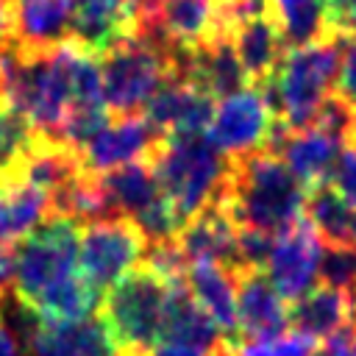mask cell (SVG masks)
Instances as JSON below:
<instances>
[{
  "instance_id": "6da1fadb",
  "label": "cell",
  "mask_w": 356,
  "mask_h": 356,
  "mask_svg": "<svg viewBox=\"0 0 356 356\" xmlns=\"http://www.w3.org/2000/svg\"><path fill=\"white\" fill-rule=\"evenodd\" d=\"M81 228L83 222L53 214L14 250V298L36 320H86L103 300L81 273Z\"/></svg>"
},
{
  "instance_id": "7a4b0ae2",
  "label": "cell",
  "mask_w": 356,
  "mask_h": 356,
  "mask_svg": "<svg viewBox=\"0 0 356 356\" xmlns=\"http://www.w3.org/2000/svg\"><path fill=\"white\" fill-rule=\"evenodd\" d=\"M306 195L309 189L281 161V156L273 150H259L231 159L225 184L214 203L234 220L239 231L278 236L300 220Z\"/></svg>"
},
{
  "instance_id": "3957f363",
  "label": "cell",
  "mask_w": 356,
  "mask_h": 356,
  "mask_svg": "<svg viewBox=\"0 0 356 356\" xmlns=\"http://www.w3.org/2000/svg\"><path fill=\"white\" fill-rule=\"evenodd\" d=\"M348 42V36H334L303 47H286L273 78L259 86L281 128H309L320 117L323 106L337 92Z\"/></svg>"
},
{
  "instance_id": "277c9868",
  "label": "cell",
  "mask_w": 356,
  "mask_h": 356,
  "mask_svg": "<svg viewBox=\"0 0 356 356\" xmlns=\"http://www.w3.org/2000/svg\"><path fill=\"white\" fill-rule=\"evenodd\" d=\"M161 195L186 225L211 206L225 184L231 159L222 156L206 134L167 136L147 159Z\"/></svg>"
},
{
  "instance_id": "5b68a950",
  "label": "cell",
  "mask_w": 356,
  "mask_h": 356,
  "mask_svg": "<svg viewBox=\"0 0 356 356\" xmlns=\"http://www.w3.org/2000/svg\"><path fill=\"white\" fill-rule=\"evenodd\" d=\"M170 281L145 261L120 278L100 306V320L108 328L117 356H150L161 342Z\"/></svg>"
},
{
  "instance_id": "8992f818",
  "label": "cell",
  "mask_w": 356,
  "mask_h": 356,
  "mask_svg": "<svg viewBox=\"0 0 356 356\" xmlns=\"http://www.w3.org/2000/svg\"><path fill=\"white\" fill-rule=\"evenodd\" d=\"M175 50H167L139 33L120 36L103 56V95L114 117L142 114L156 89L172 72Z\"/></svg>"
},
{
  "instance_id": "52a82bcc",
  "label": "cell",
  "mask_w": 356,
  "mask_h": 356,
  "mask_svg": "<svg viewBox=\"0 0 356 356\" xmlns=\"http://www.w3.org/2000/svg\"><path fill=\"white\" fill-rule=\"evenodd\" d=\"M147 236L131 217L95 220L81 228V273L103 298L120 278L145 261Z\"/></svg>"
},
{
  "instance_id": "ba28073f",
  "label": "cell",
  "mask_w": 356,
  "mask_h": 356,
  "mask_svg": "<svg viewBox=\"0 0 356 356\" xmlns=\"http://www.w3.org/2000/svg\"><path fill=\"white\" fill-rule=\"evenodd\" d=\"M275 131L278 120L264 92L259 86H245L214 106L206 134L222 156L239 159L259 150H270Z\"/></svg>"
},
{
  "instance_id": "9c48e42d",
  "label": "cell",
  "mask_w": 356,
  "mask_h": 356,
  "mask_svg": "<svg viewBox=\"0 0 356 356\" xmlns=\"http://www.w3.org/2000/svg\"><path fill=\"white\" fill-rule=\"evenodd\" d=\"M134 33L167 50H197L228 36L220 0H161L150 25Z\"/></svg>"
},
{
  "instance_id": "30bf717a",
  "label": "cell",
  "mask_w": 356,
  "mask_h": 356,
  "mask_svg": "<svg viewBox=\"0 0 356 356\" xmlns=\"http://www.w3.org/2000/svg\"><path fill=\"white\" fill-rule=\"evenodd\" d=\"M320 259L323 239L303 217L273 239V250L267 256L264 270L275 289L284 295V300H298L320 278Z\"/></svg>"
},
{
  "instance_id": "8fae6325",
  "label": "cell",
  "mask_w": 356,
  "mask_h": 356,
  "mask_svg": "<svg viewBox=\"0 0 356 356\" xmlns=\"http://www.w3.org/2000/svg\"><path fill=\"white\" fill-rule=\"evenodd\" d=\"M164 136L147 122L145 114H125L108 120L81 150V164L86 172L100 175L134 161H147Z\"/></svg>"
},
{
  "instance_id": "7c38bea8",
  "label": "cell",
  "mask_w": 356,
  "mask_h": 356,
  "mask_svg": "<svg viewBox=\"0 0 356 356\" xmlns=\"http://www.w3.org/2000/svg\"><path fill=\"white\" fill-rule=\"evenodd\" d=\"M342 145L345 136H339L337 131L320 122H312L309 128H298V131H286L278 125L270 150L281 156V161L303 181L306 189H312L331 181Z\"/></svg>"
},
{
  "instance_id": "4fadbf2b",
  "label": "cell",
  "mask_w": 356,
  "mask_h": 356,
  "mask_svg": "<svg viewBox=\"0 0 356 356\" xmlns=\"http://www.w3.org/2000/svg\"><path fill=\"white\" fill-rule=\"evenodd\" d=\"M214 114V100L200 92L195 83L170 75L150 103L145 106L147 122L159 131V136H189V134H206Z\"/></svg>"
},
{
  "instance_id": "5bb4252c",
  "label": "cell",
  "mask_w": 356,
  "mask_h": 356,
  "mask_svg": "<svg viewBox=\"0 0 356 356\" xmlns=\"http://www.w3.org/2000/svg\"><path fill=\"white\" fill-rule=\"evenodd\" d=\"M22 345L25 356H117L108 328L100 317L70 323L33 317L28 334L22 337Z\"/></svg>"
},
{
  "instance_id": "9a60e30c",
  "label": "cell",
  "mask_w": 356,
  "mask_h": 356,
  "mask_svg": "<svg viewBox=\"0 0 356 356\" xmlns=\"http://www.w3.org/2000/svg\"><path fill=\"white\" fill-rule=\"evenodd\" d=\"M236 314L239 342L275 339L289 325V306L264 270H248L236 275Z\"/></svg>"
},
{
  "instance_id": "2e32d148",
  "label": "cell",
  "mask_w": 356,
  "mask_h": 356,
  "mask_svg": "<svg viewBox=\"0 0 356 356\" xmlns=\"http://www.w3.org/2000/svg\"><path fill=\"white\" fill-rule=\"evenodd\" d=\"M159 345H181L192 348L203 356H214L222 348L234 345L222 337L217 323L200 309L195 295L186 286V278L170 281V298H167V314H164V328H161V342Z\"/></svg>"
},
{
  "instance_id": "e0dca14e",
  "label": "cell",
  "mask_w": 356,
  "mask_h": 356,
  "mask_svg": "<svg viewBox=\"0 0 356 356\" xmlns=\"http://www.w3.org/2000/svg\"><path fill=\"white\" fill-rule=\"evenodd\" d=\"M178 245L189 261H217V264L228 267L234 275L242 273L239 228L217 203L206 206L197 217H192L181 228Z\"/></svg>"
},
{
  "instance_id": "ac0fdd59",
  "label": "cell",
  "mask_w": 356,
  "mask_h": 356,
  "mask_svg": "<svg viewBox=\"0 0 356 356\" xmlns=\"http://www.w3.org/2000/svg\"><path fill=\"white\" fill-rule=\"evenodd\" d=\"M11 14V44L22 50H53L72 39L70 0H6Z\"/></svg>"
},
{
  "instance_id": "d6986e66",
  "label": "cell",
  "mask_w": 356,
  "mask_h": 356,
  "mask_svg": "<svg viewBox=\"0 0 356 356\" xmlns=\"http://www.w3.org/2000/svg\"><path fill=\"white\" fill-rule=\"evenodd\" d=\"M186 286L200 303V309L217 323L222 337L234 345H242L236 314V275L217 261H189Z\"/></svg>"
},
{
  "instance_id": "ffe728a7",
  "label": "cell",
  "mask_w": 356,
  "mask_h": 356,
  "mask_svg": "<svg viewBox=\"0 0 356 356\" xmlns=\"http://www.w3.org/2000/svg\"><path fill=\"white\" fill-rule=\"evenodd\" d=\"M53 217V197L25 172L0 178V239L17 242Z\"/></svg>"
},
{
  "instance_id": "44dd1931",
  "label": "cell",
  "mask_w": 356,
  "mask_h": 356,
  "mask_svg": "<svg viewBox=\"0 0 356 356\" xmlns=\"http://www.w3.org/2000/svg\"><path fill=\"white\" fill-rule=\"evenodd\" d=\"M356 323V300L334 286H312L303 298L289 306V325L298 334H306L317 342Z\"/></svg>"
},
{
  "instance_id": "7402d4cb",
  "label": "cell",
  "mask_w": 356,
  "mask_h": 356,
  "mask_svg": "<svg viewBox=\"0 0 356 356\" xmlns=\"http://www.w3.org/2000/svg\"><path fill=\"white\" fill-rule=\"evenodd\" d=\"M231 42H234V50L242 61V70L250 86L267 83L286 53V44L267 11L239 22L231 31Z\"/></svg>"
},
{
  "instance_id": "603a6c76",
  "label": "cell",
  "mask_w": 356,
  "mask_h": 356,
  "mask_svg": "<svg viewBox=\"0 0 356 356\" xmlns=\"http://www.w3.org/2000/svg\"><path fill=\"white\" fill-rule=\"evenodd\" d=\"M72 39L103 56L120 36L131 33L125 0H70Z\"/></svg>"
},
{
  "instance_id": "cb8c5ba5",
  "label": "cell",
  "mask_w": 356,
  "mask_h": 356,
  "mask_svg": "<svg viewBox=\"0 0 356 356\" xmlns=\"http://www.w3.org/2000/svg\"><path fill=\"white\" fill-rule=\"evenodd\" d=\"M267 14L286 47H303L342 36L334 28L323 0H267Z\"/></svg>"
},
{
  "instance_id": "d4e9b609",
  "label": "cell",
  "mask_w": 356,
  "mask_h": 356,
  "mask_svg": "<svg viewBox=\"0 0 356 356\" xmlns=\"http://www.w3.org/2000/svg\"><path fill=\"white\" fill-rule=\"evenodd\" d=\"M100 186L106 192V200L114 211V217H142L161 195L159 181L153 175V167L147 161H134L108 172H100Z\"/></svg>"
},
{
  "instance_id": "484cf974",
  "label": "cell",
  "mask_w": 356,
  "mask_h": 356,
  "mask_svg": "<svg viewBox=\"0 0 356 356\" xmlns=\"http://www.w3.org/2000/svg\"><path fill=\"white\" fill-rule=\"evenodd\" d=\"M303 214L323 245H356V206L345 200L331 184L309 189Z\"/></svg>"
},
{
  "instance_id": "4316f807",
  "label": "cell",
  "mask_w": 356,
  "mask_h": 356,
  "mask_svg": "<svg viewBox=\"0 0 356 356\" xmlns=\"http://www.w3.org/2000/svg\"><path fill=\"white\" fill-rule=\"evenodd\" d=\"M33 145H36L33 125L19 111L0 103V178L19 172Z\"/></svg>"
},
{
  "instance_id": "83f0119b",
  "label": "cell",
  "mask_w": 356,
  "mask_h": 356,
  "mask_svg": "<svg viewBox=\"0 0 356 356\" xmlns=\"http://www.w3.org/2000/svg\"><path fill=\"white\" fill-rule=\"evenodd\" d=\"M320 281L356 300V245H325L320 259Z\"/></svg>"
},
{
  "instance_id": "f1b7e54d",
  "label": "cell",
  "mask_w": 356,
  "mask_h": 356,
  "mask_svg": "<svg viewBox=\"0 0 356 356\" xmlns=\"http://www.w3.org/2000/svg\"><path fill=\"white\" fill-rule=\"evenodd\" d=\"M331 184L345 200H350L356 206V142L342 145V153L331 172Z\"/></svg>"
},
{
  "instance_id": "f546056e",
  "label": "cell",
  "mask_w": 356,
  "mask_h": 356,
  "mask_svg": "<svg viewBox=\"0 0 356 356\" xmlns=\"http://www.w3.org/2000/svg\"><path fill=\"white\" fill-rule=\"evenodd\" d=\"M337 95L356 108V36L345 47L342 72H339V81H337Z\"/></svg>"
},
{
  "instance_id": "4dcf8cb0",
  "label": "cell",
  "mask_w": 356,
  "mask_h": 356,
  "mask_svg": "<svg viewBox=\"0 0 356 356\" xmlns=\"http://www.w3.org/2000/svg\"><path fill=\"white\" fill-rule=\"evenodd\" d=\"M314 356H356V323H350L342 331L323 339L317 345Z\"/></svg>"
},
{
  "instance_id": "1f68e13d",
  "label": "cell",
  "mask_w": 356,
  "mask_h": 356,
  "mask_svg": "<svg viewBox=\"0 0 356 356\" xmlns=\"http://www.w3.org/2000/svg\"><path fill=\"white\" fill-rule=\"evenodd\" d=\"M11 289H14V250L11 242L0 239V300H6Z\"/></svg>"
},
{
  "instance_id": "d6a6232c",
  "label": "cell",
  "mask_w": 356,
  "mask_h": 356,
  "mask_svg": "<svg viewBox=\"0 0 356 356\" xmlns=\"http://www.w3.org/2000/svg\"><path fill=\"white\" fill-rule=\"evenodd\" d=\"M325 3V8H328V14H331V22H334V28L345 36V22H348V17H350V11H353V6H356V0H323ZM350 39V36H348Z\"/></svg>"
},
{
  "instance_id": "836d02e7",
  "label": "cell",
  "mask_w": 356,
  "mask_h": 356,
  "mask_svg": "<svg viewBox=\"0 0 356 356\" xmlns=\"http://www.w3.org/2000/svg\"><path fill=\"white\" fill-rule=\"evenodd\" d=\"M0 356H25V345L19 334L0 320Z\"/></svg>"
},
{
  "instance_id": "e575fe53",
  "label": "cell",
  "mask_w": 356,
  "mask_h": 356,
  "mask_svg": "<svg viewBox=\"0 0 356 356\" xmlns=\"http://www.w3.org/2000/svg\"><path fill=\"white\" fill-rule=\"evenodd\" d=\"M236 356H278L275 339H250L236 348Z\"/></svg>"
},
{
  "instance_id": "d590c367",
  "label": "cell",
  "mask_w": 356,
  "mask_h": 356,
  "mask_svg": "<svg viewBox=\"0 0 356 356\" xmlns=\"http://www.w3.org/2000/svg\"><path fill=\"white\" fill-rule=\"evenodd\" d=\"M11 44V14H8V3L0 0V50Z\"/></svg>"
},
{
  "instance_id": "8d00e7d4",
  "label": "cell",
  "mask_w": 356,
  "mask_h": 356,
  "mask_svg": "<svg viewBox=\"0 0 356 356\" xmlns=\"http://www.w3.org/2000/svg\"><path fill=\"white\" fill-rule=\"evenodd\" d=\"M150 356H203L192 348H181V345H156Z\"/></svg>"
},
{
  "instance_id": "74e56055",
  "label": "cell",
  "mask_w": 356,
  "mask_h": 356,
  "mask_svg": "<svg viewBox=\"0 0 356 356\" xmlns=\"http://www.w3.org/2000/svg\"><path fill=\"white\" fill-rule=\"evenodd\" d=\"M345 36H356V6H353V11H350V17H348V22H345Z\"/></svg>"
},
{
  "instance_id": "f35d334b",
  "label": "cell",
  "mask_w": 356,
  "mask_h": 356,
  "mask_svg": "<svg viewBox=\"0 0 356 356\" xmlns=\"http://www.w3.org/2000/svg\"><path fill=\"white\" fill-rule=\"evenodd\" d=\"M236 348H239V345H228V348H222V350L214 353V356H236Z\"/></svg>"
},
{
  "instance_id": "ab89813d",
  "label": "cell",
  "mask_w": 356,
  "mask_h": 356,
  "mask_svg": "<svg viewBox=\"0 0 356 356\" xmlns=\"http://www.w3.org/2000/svg\"><path fill=\"white\" fill-rule=\"evenodd\" d=\"M345 142H356V117H353V125H350V134H348Z\"/></svg>"
},
{
  "instance_id": "60d3db41",
  "label": "cell",
  "mask_w": 356,
  "mask_h": 356,
  "mask_svg": "<svg viewBox=\"0 0 356 356\" xmlns=\"http://www.w3.org/2000/svg\"><path fill=\"white\" fill-rule=\"evenodd\" d=\"M6 300H8V298H6ZM6 300H0V312H3V303H6Z\"/></svg>"
}]
</instances>
